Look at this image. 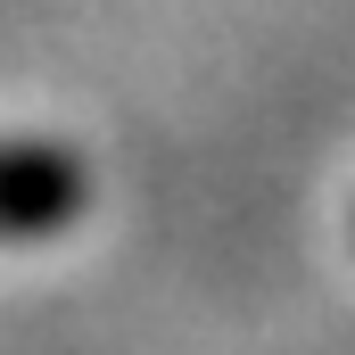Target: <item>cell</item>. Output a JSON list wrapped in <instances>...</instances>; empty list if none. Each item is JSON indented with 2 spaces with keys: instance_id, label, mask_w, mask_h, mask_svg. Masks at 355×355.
I'll return each instance as SVG.
<instances>
[{
  "instance_id": "1",
  "label": "cell",
  "mask_w": 355,
  "mask_h": 355,
  "mask_svg": "<svg viewBox=\"0 0 355 355\" xmlns=\"http://www.w3.org/2000/svg\"><path fill=\"white\" fill-rule=\"evenodd\" d=\"M83 157L58 141H8L0 149V240H42L83 215Z\"/></svg>"
}]
</instances>
